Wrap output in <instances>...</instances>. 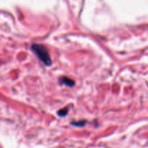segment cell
Listing matches in <instances>:
<instances>
[{"mask_svg": "<svg viewBox=\"0 0 148 148\" xmlns=\"http://www.w3.org/2000/svg\"><path fill=\"white\" fill-rule=\"evenodd\" d=\"M67 112L68 110L66 109V108H64V109L60 110V111L58 112V114H59V115L60 116H66V114H67Z\"/></svg>", "mask_w": 148, "mask_h": 148, "instance_id": "3", "label": "cell"}, {"mask_svg": "<svg viewBox=\"0 0 148 148\" xmlns=\"http://www.w3.org/2000/svg\"><path fill=\"white\" fill-rule=\"evenodd\" d=\"M60 82H62V83L66 85V86H69V87H72L75 85V82H74L72 79H69V78L68 77H62V79H60Z\"/></svg>", "mask_w": 148, "mask_h": 148, "instance_id": "2", "label": "cell"}, {"mask_svg": "<svg viewBox=\"0 0 148 148\" xmlns=\"http://www.w3.org/2000/svg\"><path fill=\"white\" fill-rule=\"evenodd\" d=\"M32 50L44 64L47 66L51 64V59L49 56L47 49L44 46L40 44H33L32 46Z\"/></svg>", "mask_w": 148, "mask_h": 148, "instance_id": "1", "label": "cell"}]
</instances>
